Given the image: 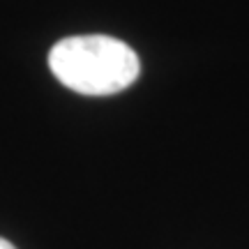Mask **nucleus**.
Wrapping results in <instances>:
<instances>
[{
  "label": "nucleus",
  "mask_w": 249,
  "mask_h": 249,
  "mask_svg": "<svg viewBox=\"0 0 249 249\" xmlns=\"http://www.w3.org/2000/svg\"><path fill=\"white\" fill-rule=\"evenodd\" d=\"M49 67L65 88L90 97L116 95L141 74L132 46L108 35H74L55 42Z\"/></svg>",
  "instance_id": "1"
},
{
  "label": "nucleus",
  "mask_w": 249,
  "mask_h": 249,
  "mask_svg": "<svg viewBox=\"0 0 249 249\" xmlns=\"http://www.w3.org/2000/svg\"><path fill=\"white\" fill-rule=\"evenodd\" d=\"M0 249H17V247H14V245H12L9 240H5V238H0Z\"/></svg>",
  "instance_id": "2"
}]
</instances>
